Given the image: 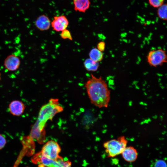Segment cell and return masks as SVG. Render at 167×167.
Listing matches in <instances>:
<instances>
[{
  "mask_svg": "<svg viewBox=\"0 0 167 167\" xmlns=\"http://www.w3.org/2000/svg\"><path fill=\"white\" fill-rule=\"evenodd\" d=\"M25 106L24 103L19 100H14L11 102L9 106L10 113L13 115L19 116L24 112Z\"/></svg>",
  "mask_w": 167,
  "mask_h": 167,
  "instance_id": "ba28073f",
  "label": "cell"
},
{
  "mask_svg": "<svg viewBox=\"0 0 167 167\" xmlns=\"http://www.w3.org/2000/svg\"><path fill=\"white\" fill-rule=\"evenodd\" d=\"M89 55L90 59L98 62L101 61L103 58L102 52L96 48H92L89 52Z\"/></svg>",
  "mask_w": 167,
  "mask_h": 167,
  "instance_id": "7c38bea8",
  "label": "cell"
},
{
  "mask_svg": "<svg viewBox=\"0 0 167 167\" xmlns=\"http://www.w3.org/2000/svg\"><path fill=\"white\" fill-rule=\"evenodd\" d=\"M154 167H167V164L164 161L162 160H159L155 162Z\"/></svg>",
  "mask_w": 167,
  "mask_h": 167,
  "instance_id": "ac0fdd59",
  "label": "cell"
},
{
  "mask_svg": "<svg viewBox=\"0 0 167 167\" xmlns=\"http://www.w3.org/2000/svg\"><path fill=\"white\" fill-rule=\"evenodd\" d=\"M85 87L92 104L99 108L108 107L110 99V92L102 77H96L92 74Z\"/></svg>",
  "mask_w": 167,
  "mask_h": 167,
  "instance_id": "6da1fadb",
  "label": "cell"
},
{
  "mask_svg": "<svg viewBox=\"0 0 167 167\" xmlns=\"http://www.w3.org/2000/svg\"><path fill=\"white\" fill-rule=\"evenodd\" d=\"M105 44L104 42H100L97 44V48L100 51L103 52L105 49Z\"/></svg>",
  "mask_w": 167,
  "mask_h": 167,
  "instance_id": "ffe728a7",
  "label": "cell"
},
{
  "mask_svg": "<svg viewBox=\"0 0 167 167\" xmlns=\"http://www.w3.org/2000/svg\"><path fill=\"white\" fill-rule=\"evenodd\" d=\"M63 110L57 99H52L47 104L43 105L40 109L37 120L32 127L30 136L36 139L40 143L45 139L44 128L47 121L52 120L57 113Z\"/></svg>",
  "mask_w": 167,
  "mask_h": 167,
  "instance_id": "7a4b0ae2",
  "label": "cell"
},
{
  "mask_svg": "<svg viewBox=\"0 0 167 167\" xmlns=\"http://www.w3.org/2000/svg\"><path fill=\"white\" fill-rule=\"evenodd\" d=\"M1 79V73L0 72V81Z\"/></svg>",
  "mask_w": 167,
  "mask_h": 167,
  "instance_id": "44dd1931",
  "label": "cell"
},
{
  "mask_svg": "<svg viewBox=\"0 0 167 167\" xmlns=\"http://www.w3.org/2000/svg\"><path fill=\"white\" fill-rule=\"evenodd\" d=\"M164 0H148L149 5L155 8H158L164 3Z\"/></svg>",
  "mask_w": 167,
  "mask_h": 167,
  "instance_id": "2e32d148",
  "label": "cell"
},
{
  "mask_svg": "<svg viewBox=\"0 0 167 167\" xmlns=\"http://www.w3.org/2000/svg\"><path fill=\"white\" fill-rule=\"evenodd\" d=\"M6 143L5 138L0 134V149L3 148L5 146Z\"/></svg>",
  "mask_w": 167,
  "mask_h": 167,
  "instance_id": "d6986e66",
  "label": "cell"
},
{
  "mask_svg": "<svg viewBox=\"0 0 167 167\" xmlns=\"http://www.w3.org/2000/svg\"><path fill=\"white\" fill-rule=\"evenodd\" d=\"M61 147L57 142L50 140L43 146L41 154L43 156L53 160H57L60 156Z\"/></svg>",
  "mask_w": 167,
  "mask_h": 167,
  "instance_id": "5b68a950",
  "label": "cell"
},
{
  "mask_svg": "<svg viewBox=\"0 0 167 167\" xmlns=\"http://www.w3.org/2000/svg\"><path fill=\"white\" fill-rule=\"evenodd\" d=\"M146 57L148 64L151 66L156 67L167 62V53L162 49L158 48L151 50Z\"/></svg>",
  "mask_w": 167,
  "mask_h": 167,
  "instance_id": "277c9868",
  "label": "cell"
},
{
  "mask_svg": "<svg viewBox=\"0 0 167 167\" xmlns=\"http://www.w3.org/2000/svg\"><path fill=\"white\" fill-rule=\"evenodd\" d=\"M157 14L160 19L167 20V3H164L158 8Z\"/></svg>",
  "mask_w": 167,
  "mask_h": 167,
  "instance_id": "5bb4252c",
  "label": "cell"
},
{
  "mask_svg": "<svg viewBox=\"0 0 167 167\" xmlns=\"http://www.w3.org/2000/svg\"><path fill=\"white\" fill-rule=\"evenodd\" d=\"M84 66L88 71H96L99 66V62H95L90 58L86 59L84 62Z\"/></svg>",
  "mask_w": 167,
  "mask_h": 167,
  "instance_id": "4fadbf2b",
  "label": "cell"
},
{
  "mask_svg": "<svg viewBox=\"0 0 167 167\" xmlns=\"http://www.w3.org/2000/svg\"><path fill=\"white\" fill-rule=\"evenodd\" d=\"M121 154L124 159L128 162L135 161L138 155L136 150L132 146L126 147Z\"/></svg>",
  "mask_w": 167,
  "mask_h": 167,
  "instance_id": "30bf717a",
  "label": "cell"
},
{
  "mask_svg": "<svg viewBox=\"0 0 167 167\" xmlns=\"http://www.w3.org/2000/svg\"><path fill=\"white\" fill-rule=\"evenodd\" d=\"M127 141L123 136L117 139H112L105 142L103 144L109 157H114L122 153L126 146Z\"/></svg>",
  "mask_w": 167,
  "mask_h": 167,
  "instance_id": "3957f363",
  "label": "cell"
},
{
  "mask_svg": "<svg viewBox=\"0 0 167 167\" xmlns=\"http://www.w3.org/2000/svg\"><path fill=\"white\" fill-rule=\"evenodd\" d=\"M67 159L65 160L59 156L57 160H54L53 163L49 167H65Z\"/></svg>",
  "mask_w": 167,
  "mask_h": 167,
  "instance_id": "9a60e30c",
  "label": "cell"
},
{
  "mask_svg": "<svg viewBox=\"0 0 167 167\" xmlns=\"http://www.w3.org/2000/svg\"><path fill=\"white\" fill-rule=\"evenodd\" d=\"M61 37L64 39H69L72 40L73 39L70 31L66 29L61 32L60 34Z\"/></svg>",
  "mask_w": 167,
  "mask_h": 167,
  "instance_id": "e0dca14e",
  "label": "cell"
},
{
  "mask_svg": "<svg viewBox=\"0 0 167 167\" xmlns=\"http://www.w3.org/2000/svg\"><path fill=\"white\" fill-rule=\"evenodd\" d=\"M69 24V21L64 15L55 16L51 22V26L56 32H62L66 29Z\"/></svg>",
  "mask_w": 167,
  "mask_h": 167,
  "instance_id": "8992f818",
  "label": "cell"
},
{
  "mask_svg": "<svg viewBox=\"0 0 167 167\" xmlns=\"http://www.w3.org/2000/svg\"><path fill=\"white\" fill-rule=\"evenodd\" d=\"M20 63V60L18 56L15 54H11L6 58L3 64L5 68L8 71H13L19 68Z\"/></svg>",
  "mask_w": 167,
  "mask_h": 167,
  "instance_id": "52a82bcc",
  "label": "cell"
},
{
  "mask_svg": "<svg viewBox=\"0 0 167 167\" xmlns=\"http://www.w3.org/2000/svg\"><path fill=\"white\" fill-rule=\"evenodd\" d=\"M35 25L40 31H46L48 30L51 26V22L48 16L42 15L37 18L35 21Z\"/></svg>",
  "mask_w": 167,
  "mask_h": 167,
  "instance_id": "9c48e42d",
  "label": "cell"
},
{
  "mask_svg": "<svg viewBox=\"0 0 167 167\" xmlns=\"http://www.w3.org/2000/svg\"><path fill=\"white\" fill-rule=\"evenodd\" d=\"M74 9L76 12L85 13L90 8V0H72Z\"/></svg>",
  "mask_w": 167,
  "mask_h": 167,
  "instance_id": "8fae6325",
  "label": "cell"
}]
</instances>
